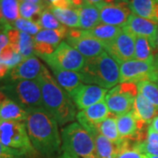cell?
<instances>
[{
    "mask_svg": "<svg viewBox=\"0 0 158 158\" xmlns=\"http://www.w3.org/2000/svg\"><path fill=\"white\" fill-rule=\"evenodd\" d=\"M27 111L25 124L34 148L46 157L55 156L61 147L57 121L43 107Z\"/></svg>",
    "mask_w": 158,
    "mask_h": 158,
    "instance_id": "6da1fadb",
    "label": "cell"
},
{
    "mask_svg": "<svg viewBox=\"0 0 158 158\" xmlns=\"http://www.w3.org/2000/svg\"><path fill=\"white\" fill-rule=\"evenodd\" d=\"M41 90L43 108L54 117L61 126L73 121L77 117L76 106L71 98L64 92L55 77L43 65L42 71L36 79Z\"/></svg>",
    "mask_w": 158,
    "mask_h": 158,
    "instance_id": "7a4b0ae2",
    "label": "cell"
},
{
    "mask_svg": "<svg viewBox=\"0 0 158 158\" xmlns=\"http://www.w3.org/2000/svg\"><path fill=\"white\" fill-rule=\"evenodd\" d=\"M80 73L86 85H94L110 89L119 83L118 63L106 51L98 56L86 59Z\"/></svg>",
    "mask_w": 158,
    "mask_h": 158,
    "instance_id": "3957f363",
    "label": "cell"
},
{
    "mask_svg": "<svg viewBox=\"0 0 158 158\" xmlns=\"http://www.w3.org/2000/svg\"><path fill=\"white\" fill-rule=\"evenodd\" d=\"M1 92L26 110L43 107L41 90L37 80L11 81L0 88Z\"/></svg>",
    "mask_w": 158,
    "mask_h": 158,
    "instance_id": "277c9868",
    "label": "cell"
},
{
    "mask_svg": "<svg viewBox=\"0 0 158 158\" xmlns=\"http://www.w3.org/2000/svg\"><path fill=\"white\" fill-rule=\"evenodd\" d=\"M62 150L77 158L95 154V141L90 133L78 123H72L62 129Z\"/></svg>",
    "mask_w": 158,
    "mask_h": 158,
    "instance_id": "5b68a950",
    "label": "cell"
},
{
    "mask_svg": "<svg viewBox=\"0 0 158 158\" xmlns=\"http://www.w3.org/2000/svg\"><path fill=\"white\" fill-rule=\"evenodd\" d=\"M0 142L27 155L34 152L25 122L0 121Z\"/></svg>",
    "mask_w": 158,
    "mask_h": 158,
    "instance_id": "8992f818",
    "label": "cell"
},
{
    "mask_svg": "<svg viewBox=\"0 0 158 158\" xmlns=\"http://www.w3.org/2000/svg\"><path fill=\"white\" fill-rule=\"evenodd\" d=\"M51 69H61L80 72L85 64V59L78 51L67 42H62L52 55L40 57Z\"/></svg>",
    "mask_w": 158,
    "mask_h": 158,
    "instance_id": "52a82bcc",
    "label": "cell"
},
{
    "mask_svg": "<svg viewBox=\"0 0 158 158\" xmlns=\"http://www.w3.org/2000/svg\"><path fill=\"white\" fill-rule=\"evenodd\" d=\"M151 81L158 84V69L156 62L130 60L120 63L119 83Z\"/></svg>",
    "mask_w": 158,
    "mask_h": 158,
    "instance_id": "ba28073f",
    "label": "cell"
},
{
    "mask_svg": "<svg viewBox=\"0 0 158 158\" xmlns=\"http://www.w3.org/2000/svg\"><path fill=\"white\" fill-rule=\"evenodd\" d=\"M105 50L118 64L133 60L135 53V37L122 28L115 39L105 43Z\"/></svg>",
    "mask_w": 158,
    "mask_h": 158,
    "instance_id": "9c48e42d",
    "label": "cell"
},
{
    "mask_svg": "<svg viewBox=\"0 0 158 158\" xmlns=\"http://www.w3.org/2000/svg\"><path fill=\"white\" fill-rule=\"evenodd\" d=\"M68 33L69 29L65 26L56 30H40L34 37V53L40 57L52 55L62 43V39L67 38Z\"/></svg>",
    "mask_w": 158,
    "mask_h": 158,
    "instance_id": "30bf717a",
    "label": "cell"
},
{
    "mask_svg": "<svg viewBox=\"0 0 158 158\" xmlns=\"http://www.w3.org/2000/svg\"><path fill=\"white\" fill-rule=\"evenodd\" d=\"M118 134L121 138L137 142L144 141L146 123L135 115L134 110L122 115L116 116Z\"/></svg>",
    "mask_w": 158,
    "mask_h": 158,
    "instance_id": "8fae6325",
    "label": "cell"
},
{
    "mask_svg": "<svg viewBox=\"0 0 158 158\" xmlns=\"http://www.w3.org/2000/svg\"><path fill=\"white\" fill-rule=\"evenodd\" d=\"M100 13V21L103 24L123 27L131 15L129 3L117 0L113 4H101L96 6Z\"/></svg>",
    "mask_w": 158,
    "mask_h": 158,
    "instance_id": "7c38bea8",
    "label": "cell"
},
{
    "mask_svg": "<svg viewBox=\"0 0 158 158\" xmlns=\"http://www.w3.org/2000/svg\"><path fill=\"white\" fill-rule=\"evenodd\" d=\"M110 111L105 100L97 103L90 107L77 113V119L79 124L86 129L93 137L98 133L97 126L110 116Z\"/></svg>",
    "mask_w": 158,
    "mask_h": 158,
    "instance_id": "4fadbf2b",
    "label": "cell"
},
{
    "mask_svg": "<svg viewBox=\"0 0 158 158\" xmlns=\"http://www.w3.org/2000/svg\"><path fill=\"white\" fill-rule=\"evenodd\" d=\"M107 90L94 85H81L70 95L76 107L82 110L105 100Z\"/></svg>",
    "mask_w": 158,
    "mask_h": 158,
    "instance_id": "5bb4252c",
    "label": "cell"
},
{
    "mask_svg": "<svg viewBox=\"0 0 158 158\" xmlns=\"http://www.w3.org/2000/svg\"><path fill=\"white\" fill-rule=\"evenodd\" d=\"M122 28L133 34L135 37L141 36L147 38L150 41L153 48L156 49V41L158 33V23L136 16L132 13Z\"/></svg>",
    "mask_w": 158,
    "mask_h": 158,
    "instance_id": "9a60e30c",
    "label": "cell"
},
{
    "mask_svg": "<svg viewBox=\"0 0 158 158\" xmlns=\"http://www.w3.org/2000/svg\"><path fill=\"white\" fill-rule=\"evenodd\" d=\"M136 97L124 91L119 85H116L107 92L105 101L110 113L114 116H119L133 110Z\"/></svg>",
    "mask_w": 158,
    "mask_h": 158,
    "instance_id": "2e32d148",
    "label": "cell"
},
{
    "mask_svg": "<svg viewBox=\"0 0 158 158\" xmlns=\"http://www.w3.org/2000/svg\"><path fill=\"white\" fill-rule=\"evenodd\" d=\"M67 43L78 51L85 59L98 56L106 51L105 44L96 38L89 35L85 30H82V34L78 38L67 40Z\"/></svg>",
    "mask_w": 158,
    "mask_h": 158,
    "instance_id": "e0dca14e",
    "label": "cell"
},
{
    "mask_svg": "<svg viewBox=\"0 0 158 158\" xmlns=\"http://www.w3.org/2000/svg\"><path fill=\"white\" fill-rule=\"evenodd\" d=\"M42 67L43 65L35 56L25 58L19 64L10 70L9 79L10 81L36 80L42 71Z\"/></svg>",
    "mask_w": 158,
    "mask_h": 158,
    "instance_id": "ac0fdd59",
    "label": "cell"
},
{
    "mask_svg": "<svg viewBox=\"0 0 158 158\" xmlns=\"http://www.w3.org/2000/svg\"><path fill=\"white\" fill-rule=\"evenodd\" d=\"M93 138L95 141V155L98 158H115L127 144L126 139L122 138L118 143H114L100 133H98Z\"/></svg>",
    "mask_w": 158,
    "mask_h": 158,
    "instance_id": "d6986e66",
    "label": "cell"
},
{
    "mask_svg": "<svg viewBox=\"0 0 158 158\" xmlns=\"http://www.w3.org/2000/svg\"><path fill=\"white\" fill-rule=\"evenodd\" d=\"M51 69L57 84L68 93L69 97L84 83L82 75L80 72L69 71L61 69Z\"/></svg>",
    "mask_w": 158,
    "mask_h": 158,
    "instance_id": "ffe728a7",
    "label": "cell"
},
{
    "mask_svg": "<svg viewBox=\"0 0 158 158\" xmlns=\"http://www.w3.org/2000/svg\"><path fill=\"white\" fill-rule=\"evenodd\" d=\"M129 7L133 14L158 23L157 0H130Z\"/></svg>",
    "mask_w": 158,
    "mask_h": 158,
    "instance_id": "44dd1931",
    "label": "cell"
},
{
    "mask_svg": "<svg viewBox=\"0 0 158 158\" xmlns=\"http://www.w3.org/2000/svg\"><path fill=\"white\" fill-rule=\"evenodd\" d=\"M27 117V111L8 98L1 102L0 121H21L25 122Z\"/></svg>",
    "mask_w": 158,
    "mask_h": 158,
    "instance_id": "7402d4cb",
    "label": "cell"
},
{
    "mask_svg": "<svg viewBox=\"0 0 158 158\" xmlns=\"http://www.w3.org/2000/svg\"><path fill=\"white\" fill-rule=\"evenodd\" d=\"M133 110L136 116L146 124H150L153 119L158 115V108L139 92L136 97Z\"/></svg>",
    "mask_w": 158,
    "mask_h": 158,
    "instance_id": "603a6c76",
    "label": "cell"
},
{
    "mask_svg": "<svg viewBox=\"0 0 158 158\" xmlns=\"http://www.w3.org/2000/svg\"><path fill=\"white\" fill-rule=\"evenodd\" d=\"M77 10L80 19V28L82 30H90L101 23L99 10L96 6L85 4L77 8Z\"/></svg>",
    "mask_w": 158,
    "mask_h": 158,
    "instance_id": "cb8c5ba5",
    "label": "cell"
},
{
    "mask_svg": "<svg viewBox=\"0 0 158 158\" xmlns=\"http://www.w3.org/2000/svg\"><path fill=\"white\" fill-rule=\"evenodd\" d=\"M121 31H122V27L106 25L103 23H100L96 27L90 30H85V32L89 35L102 41L104 44L110 42L115 39Z\"/></svg>",
    "mask_w": 158,
    "mask_h": 158,
    "instance_id": "d4e9b609",
    "label": "cell"
},
{
    "mask_svg": "<svg viewBox=\"0 0 158 158\" xmlns=\"http://www.w3.org/2000/svg\"><path fill=\"white\" fill-rule=\"evenodd\" d=\"M50 11L63 26L72 28H80V19L77 8H50Z\"/></svg>",
    "mask_w": 158,
    "mask_h": 158,
    "instance_id": "484cf974",
    "label": "cell"
},
{
    "mask_svg": "<svg viewBox=\"0 0 158 158\" xmlns=\"http://www.w3.org/2000/svg\"><path fill=\"white\" fill-rule=\"evenodd\" d=\"M97 129L102 135H104L114 143H118L122 140V138L118 134L116 116H113L112 113L109 117L97 126Z\"/></svg>",
    "mask_w": 158,
    "mask_h": 158,
    "instance_id": "4316f807",
    "label": "cell"
},
{
    "mask_svg": "<svg viewBox=\"0 0 158 158\" xmlns=\"http://www.w3.org/2000/svg\"><path fill=\"white\" fill-rule=\"evenodd\" d=\"M19 5L20 0H0V9L5 25H12L20 18Z\"/></svg>",
    "mask_w": 158,
    "mask_h": 158,
    "instance_id": "83f0119b",
    "label": "cell"
},
{
    "mask_svg": "<svg viewBox=\"0 0 158 158\" xmlns=\"http://www.w3.org/2000/svg\"><path fill=\"white\" fill-rule=\"evenodd\" d=\"M154 48L150 43V41L141 36L135 37V59L139 61H146V62H153L155 61L154 56Z\"/></svg>",
    "mask_w": 158,
    "mask_h": 158,
    "instance_id": "f1b7e54d",
    "label": "cell"
},
{
    "mask_svg": "<svg viewBox=\"0 0 158 158\" xmlns=\"http://www.w3.org/2000/svg\"><path fill=\"white\" fill-rule=\"evenodd\" d=\"M138 92L158 108V84L151 81L137 83Z\"/></svg>",
    "mask_w": 158,
    "mask_h": 158,
    "instance_id": "f546056e",
    "label": "cell"
},
{
    "mask_svg": "<svg viewBox=\"0 0 158 158\" xmlns=\"http://www.w3.org/2000/svg\"><path fill=\"white\" fill-rule=\"evenodd\" d=\"M19 53L24 58L33 56L34 54V40L32 35L20 32L19 40Z\"/></svg>",
    "mask_w": 158,
    "mask_h": 158,
    "instance_id": "4dcf8cb0",
    "label": "cell"
},
{
    "mask_svg": "<svg viewBox=\"0 0 158 158\" xmlns=\"http://www.w3.org/2000/svg\"><path fill=\"white\" fill-rule=\"evenodd\" d=\"M11 27L20 32H24L26 34H30L34 37L40 30H42L37 21L31 20V19H26L21 17L13 23L11 25Z\"/></svg>",
    "mask_w": 158,
    "mask_h": 158,
    "instance_id": "1f68e13d",
    "label": "cell"
},
{
    "mask_svg": "<svg viewBox=\"0 0 158 158\" xmlns=\"http://www.w3.org/2000/svg\"><path fill=\"white\" fill-rule=\"evenodd\" d=\"M37 22L40 25L41 29H48V30H56L62 28L63 25L56 19L53 14V12L49 10H44L40 15Z\"/></svg>",
    "mask_w": 158,
    "mask_h": 158,
    "instance_id": "d6a6232c",
    "label": "cell"
},
{
    "mask_svg": "<svg viewBox=\"0 0 158 158\" xmlns=\"http://www.w3.org/2000/svg\"><path fill=\"white\" fill-rule=\"evenodd\" d=\"M43 10V6L40 5H36L27 1H20L19 5V14L20 17L26 19H31L35 16H39L42 13Z\"/></svg>",
    "mask_w": 158,
    "mask_h": 158,
    "instance_id": "836d02e7",
    "label": "cell"
},
{
    "mask_svg": "<svg viewBox=\"0 0 158 158\" xmlns=\"http://www.w3.org/2000/svg\"><path fill=\"white\" fill-rule=\"evenodd\" d=\"M134 147L144 155H150V156H158V145L149 143L146 141L137 142L134 145Z\"/></svg>",
    "mask_w": 158,
    "mask_h": 158,
    "instance_id": "e575fe53",
    "label": "cell"
},
{
    "mask_svg": "<svg viewBox=\"0 0 158 158\" xmlns=\"http://www.w3.org/2000/svg\"><path fill=\"white\" fill-rule=\"evenodd\" d=\"M27 154L18 149L6 147L0 142V158H26Z\"/></svg>",
    "mask_w": 158,
    "mask_h": 158,
    "instance_id": "d590c367",
    "label": "cell"
},
{
    "mask_svg": "<svg viewBox=\"0 0 158 158\" xmlns=\"http://www.w3.org/2000/svg\"><path fill=\"white\" fill-rule=\"evenodd\" d=\"M145 155L141 153L139 150H137L135 148L128 147L125 148L123 150H121L118 153V156L115 158H144Z\"/></svg>",
    "mask_w": 158,
    "mask_h": 158,
    "instance_id": "8d00e7d4",
    "label": "cell"
},
{
    "mask_svg": "<svg viewBox=\"0 0 158 158\" xmlns=\"http://www.w3.org/2000/svg\"><path fill=\"white\" fill-rule=\"evenodd\" d=\"M16 53H19V52L16 51L13 46L9 43L8 45L4 48V49L1 51V53H0V62L1 63H6L9 60H11Z\"/></svg>",
    "mask_w": 158,
    "mask_h": 158,
    "instance_id": "74e56055",
    "label": "cell"
},
{
    "mask_svg": "<svg viewBox=\"0 0 158 158\" xmlns=\"http://www.w3.org/2000/svg\"><path fill=\"white\" fill-rule=\"evenodd\" d=\"M50 8H59V9H65L70 8L72 6L71 0H48Z\"/></svg>",
    "mask_w": 158,
    "mask_h": 158,
    "instance_id": "f35d334b",
    "label": "cell"
},
{
    "mask_svg": "<svg viewBox=\"0 0 158 158\" xmlns=\"http://www.w3.org/2000/svg\"><path fill=\"white\" fill-rule=\"evenodd\" d=\"M147 141L152 144L158 145V133L149 126L147 130Z\"/></svg>",
    "mask_w": 158,
    "mask_h": 158,
    "instance_id": "ab89813d",
    "label": "cell"
},
{
    "mask_svg": "<svg viewBox=\"0 0 158 158\" xmlns=\"http://www.w3.org/2000/svg\"><path fill=\"white\" fill-rule=\"evenodd\" d=\"M8 44H9V39L6 33V26H5V29L2 32H0V53Z\"/></svg>",
    "mask_w": 158,
    "mask_h": 158,
    "instance_id": "60d3db41",
    "label": "cell"
},
{
    "mask_svg": "<svg viewBox=\"0 0 158 158\" xmlns=\"http://www.w3.org/2000/svg\"><path fill=\"white\" fill-rule=\"evenodd\" d=\"M117 0H85V4L90 6H98L101 4H113Z\"/></svg>",
    "mask_w": 158,
    "mask_h": 158,
    "instance_id": "b9f144b4",
    "label": "cell"
},
{
    "mask_svg": "<svg viewBox=\"0 0 158 158\" xmlns=\"http://www.w3.org/2000/svg\"><path fill=\"white\" fill-rule=\"evenodd\" d=\"M10 70H11V69L9 68L7 65L0 62V78H3V77H6L9 74Z\"/></svg>",
    "mask_w": 158,
    "mask_h": 158,
    "instance_id": "7bdbcfd3",
    "label": "cell"
},
{
    "mask_svg": "<svg viewBox=\"0 0 158 158\" xmlns=\"http://www.w3.org/2000/svg\"><path fill=\"white\" fill-rule=\"evenodd\" d=\"M150 127H151L156 132H157L158 133V115L153 119L151 124H150Z\"/></svg>",
    "mask_w": 158,
    "mask_h": 158,
    "instance_id": "ee69618b",
    "label": "cell"
},
{
    "mask_svg": "<svg viewBox=\"0 0 158 158\" xmlns=\"http://www.w3.org/2000/svg\"><path fill=\"white\" fill-rule=\"evenodd\" d=\"M20 1H27V2L33 3V4H36V5L43 6V0H20Z\"/></svg>",
    "mask_w": 158,
    "mask_h": 158,
    "instance_id": "f6af8a7d",
    "label": "cell"
},
{
    "mask_svg": "<svg viewBox=\"0 0 158 158\" xmlns=\"http://www.w3.org/2000/svg\"><path fill=\"white\" fill-rule=\"evenodd\" d=\"M58 158H77V157H75V156H70V155H69L67 153H64L62 154V156H60Z\"/></svg>",
    "mask_w": 158,
    "mask_h": 158,
    "instance_id": "bcb514c9",
    "label": "cell"
},
{
    "mask_svg": "<svg viewBox=\"0 0 158 158\" xmlns=\"http://www.w3.org/2000/svg\"><path fill=\"white\" fill-rule=\"evenodd\" d=\"M4 97H6V96H5V95H4V94L2 93V92H0V105H1V102H2L3 100H4V99H5V98H4V99H1V98H4Z\"/></svg>",
    "mask_w": 158,
    "mask_h": 158,
    "instance_id": "7dc6e473",
    "label": "cell"
},
{
    "mask_svg": "<svg viewBox=\"0 0 158 158\" xmlns=\"http://www.w3.org/2000/svg\"><path fill=\"white\" fill-rule=\"evenodd\" d=\"M85 158H98L97 157V156L94 154V155H91V156H87V157Z\"/></svg>",
    "mask_w": 158,
    "mask_h": 158,
    "instance_id": "c3c4849f",
    "label": "cell"
},
{
    "mask_svg": "<svg viewBox=\"0 0 158 158\" xmlns=\"http://www.w3.org/2000/svg\"><path fill=\"white\" fill-rule=\"evenodd\" d=\"M145 156H147L148 158H158V156H150V155H145Z\"/></svg>",
    "mask_w": 158,
    "mask_h": 158,
    "instance_id": "681fc988",
    "label": "cell"
},
{
    "mask_svg": "<svg viewBox=\"0 0 158 158\" xmlns=\"http://www.w3.org/2000/svg\"><path fill=\"white\" fill-rule=\"evenodd\" d=\"M156 48H158V33H157V36H156Z\"/></svg>",
    "mask_w": 158,
    "mask_h": 158,
    "instance_id": "f907efd6",
    "label": "cell"
},
{
    "mask_svg": "<svg viewBox=\"0 0 158 158\" xmlns=\"http://www.w3.org/2000/svg\"><path fill=\"white\" fill-rule=\"evenodd\" d=\"M155 62H156V67H157L158 69V56L156 59H155Z\"/></svg>",
    "mask_w": 158,
    "mask_h": 158,
    "instance_id": "816d5d0a",
    "label": "cell"
},
{
    "mask_svg": "<svg viewBox=\"0 0 158 158\" xmlns=\"http://www.w3.org/2000/svg\"><path fill=\"white\" fill-rule=\"evenodd\" d=\"M123 1H126V2H128V0H123Z\"/></svg>",
    "mask_w": 158,
    "mask_h": 158,
    "instance_id": "f5cc1de1",
    "label": "cell"
},
{
    "mask_svg": "<svg viewBox=\"0 0 158 158\" xmlns=\"http://www.w3.org/2000/svg\"><path fill=\"white\" fill-rule=\"evenodd\" d=\"M144 158H148V157L147 156H145V157H144Z\"/></svg>",
    "mask_w": 158,
    "mask_h": 158,
    "instance_id": "db71d44e",
    "label": "cell"
},
{
    "mask_svg": "<svg viewBox=\"0 0 158 158\" xmlns=\"http://www.w3.org/2000/svg\"><path fill=\"white\" fill-rule=\"evenodd\" d=\"M57 158H58V157H57Z\"/></svg>",
    "mask_w": 158,
    "mask_h": 158,
    "instance_id": "11a10c76",
    "label": "cell"
},
{
    "mask_svg": "<svg viewBox=\"0 0 158 158\" xmlns=\"http://www.w3.org/2000/svg\"><path fill=\"white\" fill-rule=\"evenodd\" d=\"M157 1H158V0H157Z\"/></svg>",
    "mask_w": 158,
    "mask_h": 158,
    "instance_id": "9f6ffc18",
    "label": "cell"
}]
</instances>
